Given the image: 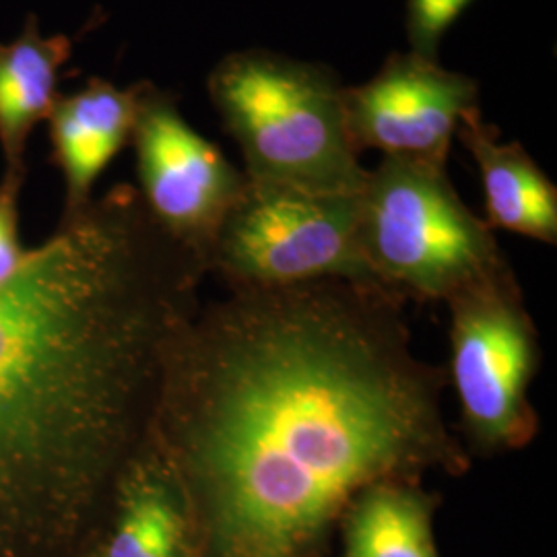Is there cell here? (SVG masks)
I'll use <instances>...</instances> for the list:
<instances>
[{
  "label": "cell",
  "mask_w": 557,
  "mask_h": 557,
  "mask_svg": "<svg viewBox=\"0 0 557 557\" xmlns=\"http://www.w3.org/2000/svg\"><path fill=\"white\" fill-rule=\"evenodd\" d=\"M359 197L246 178L207 273L220 275L232 292L331 278L374 283L359 250Z\"/></svg>",
  "instance_id": "obj_5"
},
{
  "label": "cell",
  "mask_w": 557,
  "mask_h": 557,
  "mask_svg": "<svg viewBox=\"0 0 557 557\" xmlns=\"http://www.w3.org/2000/svg\"><path fill=\"white\" fill-rule=\"evenodd\" d=\"M137 114V83L120 89L110 81L89 83L59 96L48 119L52 163L64 182V211L71 218L94 200V188L108 165L131 143Z\"/></svg>",
  "instance_id": "obj_9"
},
{
  "label": "cell",
  "mask_w": 557,
  "mask_h": 557,
  "mask_svg": "<svg viewBox=\"0 0 557 557\" xmlns=\"http://www.w3.org/2000/svg\"><path fill=\"white\" fill-rule=\"evenodd\" d=\"M400 298L331 278L232 292L180 326L149 450L205 557H308L368 487L469 469Z\"/></svg>",
  "instance_id": "obj_1"
},
{
  "label": "cell",
  "mask_w": 557,
  "mask_h": 557,
  "mask_svg": "<svg viewBox=\"0 0 557 557\" xmlns=\"http://www.w3.org/2000/svg\"><path fill=\"white\" fill-rule=\"evenodd\" d=\"M71 54V38L46 36L38 15L25 20L15 40L0 44V151L4 161L0 180L23 186L27 143L60 96V71Z\"/></svg>",
  "instance_id": "obj_11"
},
{
  "label": "cell",
  "mask_w": 557,
  "mask_h": 557,
  "mask_svg": "<svg viewBox=\"0 0 557 557\" xmlns=\"http://www.w3.org/2000/svg\"><path fill=\"white\" fill-rule=\"evenodd\" d=\"M473 0H407V40L413 54L438 59L440 40Z\"/></svg>",
  "instance_id": "obj_14"
},
{
  "label": "cell",
  "mask_w": 557,
  "mask_h": 557,
  "mask_svg": "<svg viewBox=\"0 0 557 557\" xmlns=\"http://www.w3.org/2000/svg\"><path fill=\"white\" fill-rule=\"evenodd\" d=\"M457 137L478 163L487 225L543 244H557V188L520 143H502L496 126L471 110Z\"/></svg>",
  "instance_id": "obj_10"
},
{
  "label": "cell",
  "mask_w": 557,
  "mask_h": 557,
  "mask_svg": "<svg viewBox=\"0 0 557 557\" xmlns=\"http://www.w3.org/2000/svg\"><path fill=\"white\" fill-rule=\"evenodd\" d=\"M119 518L103 557H180L186 520L178 494L149 444L119 492Z\"/></svg>",
  "instance_id": "obj_12"
},
{
  "label": "cell",
  "mask_w": 557,
  "mask_h": 557,
  "mask_svg": "<svg viewBox=\"0 0 557 557\" xmlns=\"http://www.w3.org/2000/svg\"><path fill=\"white\" fill-rule=\"evenodd\" d=\"M205 275L119 184L0 287V556L69 537L119 499Z\"/></svg>",
  "instance_id": "obj_2"
},
{
  "label": "cell",
  "mask_w": 557,
  "mask_h": 557,
  "mask_svg": "<svg viewBox=\"0 0 557 557\" xmlns=\"http://www.w3.org/2000/svg\"><path fill=\"white\" fill-rule=\"evenodd\" d=\"M207 89L238 143L246 178L361 195L370 170L347 133L345 85L335 71L250 48L223 57Z\"/></svg>",
  "instance_id": "obj_3"
},
{
  "label": "cell",
  "mask_w": 557,
  "mask_h": 557,
  "mask_svg": "<svg viewBox=\"0 0 557 557\" xmlns=\"http://www.w3.org/2000/svg\"><path fill=\"white\" fill-rule=\"evenodd\" d=\"M359 250L398 296L450 301L512 277L494 230L458 197L446 165L382 158L359 197Z\"/></svg>",
  "instance_id": "obj_4"
},
{
  "label": "cell",
  "mask_w": 557,
  "mask_h": 557,
  "mask_svg": "<svg viewBox=\"0 0 557 557\" xmlns=\"http://www.w3.org/2000/svg\"><path fill=\"white\" fill-rule=\"evenodd\" d=\"M475 108L478 81L413 52L391 54L372 79L345 87L354 147L395 160L446 165L460 122Z\"/></svg>",
  "instance_id": "obj_8"
},
{
  "label": "cell",
  "mask_w": 557,
  "mask_h": 557,
  "mask_svg": "<svg viewBox=\"0 0 557 557\" xmlns=\"http://www.w3.org/2000/svg\"><path fill=\"white\" fill-rule=\"evenodd\" d=\"M131 145L149 215L207 269L221 225L244 190V170L188 124L172 94L149 81L137 83Z\"/></svg>",
  "instance_id": "obj_7"
},
{
  "label": "cell",
  "mask_w": 557,
  "mask_h": 557,
  "mask_svg": "<svg viewBox=\"0 0 557 557\" xmlns=\"http://www.w3.org/2000/svg\"><path fill=\"white\" fill-rule=\"evenodd\" d=\"M345 557H438L432 506L413 481H382L349 506Z\"/></svg>",
  "instance_id": "obj_13"
},
{
  "label": "cell",
  "mask_w": 557,
  "mask_h": 557,
  "mask_svg": "<svg viewBox=\"0 0 557 557\" xmlns=\"http://www.w3.org/2000/svg\"><path fill=\"white\" fill-rule=\"evenodd\" d=\"M20 184L0 180V287L17 277L29 248L21 242Z\"/></svg>",
  "instance_id": "obj_15"
},
{
  "label": "cell",
  "mask_w": 557,
  "mask_h": 557,
  "mask_svg": "<svg viewBox=\"0 0 557 557\" xmlns=\"http://www.w3.org/2000/svg\"><path fill=\"white\" fill-rule=\"evenodd\" d=\"M450 376L469 448L520 450L537 434L539 343L515 275L448 301Z\"/></svg>",
  "instance_id": "obj_6"
}]
</instances>
